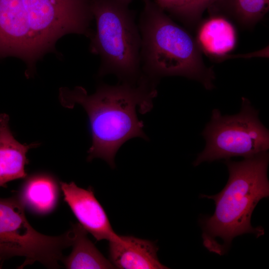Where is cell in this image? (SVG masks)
Instances as JSON below:
<instances>
[{
	"mask_svg": "<svg viewBox=\"0 0 269 269\" xmlns=\"http://www.w3.org/2000/svg\"><path fill=\"white\" fill-rule=\"evenodd\" d=\"M76 0H0V59L14 56L32 76L36 62L77 23Z\"/></svg>",
	"mask_w": 269,
	"mask_h": 269,
	"instance_id": "obj_2",
	"label": "cell"
},
{
	"mask_svg": "<svg viewBox=\"0 0 269 269\" xmlns=\"http://www.w3.org/2000/svg\"><path fill=\"white\" fill-rule=\"evenodd\" d=\"M192 0H154L165 12L181 21L185 9Z\"/></svg>",
	"mask_w": 269,
	"mask_h": 269,
	"instance_id": "obj_15",
	"label": "cell"
},
{
	"mask_svg": "<svg viewBox=\"0 0 269 269\" xmlns=\"http://www.w3.org/2000/svg\"><path fill=\"white\" fill-rule=\"evenodd\" d=\"M202 135L206 144L194 161L195 166L234 156L248 158L269 148V131L261 122L259 112L245 97L237 114L223 116L219 110H213Z\"/></svg>",
	"mask_w": 269,
	"mask_h": 269,
	"instance_id": "obj_6",
	"label": "cell"
},
{
	"mask_svg": "<svg viewBox=\"0 0 269 269\" xmlns=\"http://www.w3.org/2000/svg\"><path fill=\"white\" fill-rule=\"evenodd\" d=\"M73 249L62 261L67 269H114L115 267L87 237V231L79 224L73 225Z\"/></svg>",
	"mask_w": 269,
	"mask_h": 269,
	"instance_id": "obj_12",
	"label": "cell"
},
{
	"mask_svg": "<svg viewBox=\"0 0 269 269\" xmlns=\"http://www.w3.org/2000/svg\"><path fill=\"white\" fill-rule=\"evenodd\" d=\"M96 30L90 50L100 58L99 76L113 74L121 82L135 83L142 77L141 36L132 0H90Z\"/></svg>",
	"mask_w": 269,
	"mask_h": 269,
	"instance_id": "obj_5",
	"label": "cell"
},
{
	"mask_svg": "<svg viewBox=\"0 0 269 269\" xmlns=\"http://www.w3.org/2000/svg\"><path fill=\"white\" fill-rule=\"evenodd\" d=\"M0 261H1V260H0Z\"/></svg>",
	"mask_w": 269,
	"mask_h": 269,
	"instance_id": "obj_16",
	"label": "cell"
},
{
	"mask_svg": "<svg viewBox=\"0 0 269 269\" xmlns=\"http://www.w3.org/2000/svg\"><path fill=\"white\" fill-rule=\"evenodd\" d=\"M195 38L202 53L215 61L227 59L237 43L236 28L227 16L213 13L197 25Z\"/></svg>",
	"mask_w": 269,
	"mask_h": 269,
	"instance_id": "obj_8",
	"label": "cell"
},
{
	"mask_svg": "<svg viewBox=\"0 0 269 269\" xmlns=\"http://www.w3.org/2000/svg\"><path fill=\"white\" fill-rule=\"evenodd\" d=\"M9 117L0 114V187L10 181L25 178L26 153L38 143L22 144L15 139L9 127Z\"/></svg>",
	"mask_w": 269,
	"mask_h": 269,
	"instance_id": "obj_10",
	"label": "cell"
},
{
	"mask_svg": "<svg viewBox=\"0 0 269 269\" xmlns=\"http://www.w3.org/2000/svg\"><path fill=\"white\" fill-rule=\"evenodd\" d=\"M60 184L64 201L88 233L97 241H110L119 237L113 229L105 211L95 197L92 187L85 189L73 182H61Z\"/></svg>",
	"mask_w": 269,
	"mask_h": 269,
	"instance_id": "obj_7",
	"label": "cell"
},
{
	"mask_svg": "<svg viewBox=\"0 0 269 269\" xmlns=\"http://www.w3.org/2000/svg\"><path fill=\"white\" fill-rule=\"evenodd\" d=\"M109 242L110 261L115 268L168 269L158 260V248L153 242L120 235L117 239Z\"/></svg>",
	"mask_w": 269,
	"mask_h": 269,
	"instance_id": "obj_9",
	"label": "cell"
},
{
	"mask_svg": "<svg viewBox=\"0 0 269 269\" xmlns=\"http://www.w3.org/2000/svg\"><path fill=\"white\" fill-rule=\"evenodd\" d=\"M17 195L31 211L47 214L54 209L58 201L59 185L56 178L46 173H38L25 178Z\"/></svg>",
	"mask_w": 269,
	"mask_h": 269,
	"instance_id": "obj_11",
	"label": "cell"
},
{
	"mask_svg": "<svg viewBox=\"0 0 269 269\" xmlns=\"http://www.w3.org/2000/svg\"><path fill=\"white\" fill-rule=\"evenodd\" d=\"M143 3L138 22L142 75L155 84L163 77H185L212 90L215 73L205 64L195 38L154 1Z\"/></svg>",
	"mask_w": 269,
	"mask_h": 269,
	"instance_id": "obj_4",
	"label": "cell"
},
{
	"mask_svg": "<svg viewBox=\"0 0 269 269\" xmlns=\"http://www.w3.org/2000/svg\"><path fill=\"white\" fill-rule=\"evenodd\" d=\"M228 12L241 26L251 28L261 20L269 8V0H223Z\"/></svg>",
	"mask_w": 269,
	"mask_h": 269,
	"instance_id": "obj_13",
	"label": "cell"
},
{
	"mask_svg": "<svg viewBox=\"0 0 269 269\" xmlns=\"http://www.w3.org/2000/svg\"><path fill=\"white\" fill-rule=\"evenodd\" d=\"M155 87L142 77L135 83L102 84L91 95L80 86L60 88L59 100L63 107L72 109L80 105L88 115L92 139L88 161L100 158L114 168L116 154L125 142L135 137L147 139L136 110L141 114L150 111L157 95Z\"/></svg>",
	"mask_w": 269,
	"mask_h": 269,
	"instance_id": "obj_1",
	"label": "cell"
},
{
	"mask_svg": "<svg viewBox=\"0 0 269 269\" xmlns=\"http://www.w3.org/2000/svg\"><path fill=\"white\" fill-rule=\"evenodd\" d=\"M223 0H192L187 7L181 20L182 22L193 27L200 21L202 14L207 8H211L215 4H221Z\"/></svg>",
	"mask_w": 269,
	"mask_h": 269,
	"instance_id": "obj_14",
	"label": "cell"
},
{
	"mask_svg": "<svg viewBox=\"0 0 269 269\" xmlns=\"http://www.w3.org/2000/svg\"><path fill=\"white\" fill-rule=\"evenodd\" d=\"M229 173L227 184L218 194L201 195L212 199L215 210L211 216L203 218L200 224L204 247L210 252L223 255L237 236L246 233L257 238L264 235L262 227L251 225L252 213L258 202L269 196L267 176L269 153L262 152L240 161L226 159Z\"/></svg>",
	"mask_w": 269,
	"mask_h": 269,
	"instance_id": "obj_3",
	"label": "cell"
}]
</instances>
